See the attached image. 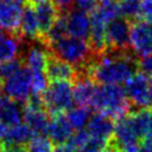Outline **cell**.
<instances>
[{
	"label": "cell",
	"instance_id": "obj_1",
	"mask_svg": "<svg viewBox=\"0 0 152 152\" xmlns=\"http://www.w3.org/2000/svg\"><path fill=\"white\" fill-rule=\"evenodd\" d=\"M138 69V59L133 52L107 50L95 57L86 68L85 75L100 85L125 84Z\"/></svg>",
	"mask_w": 152,
	"mask_h": 152
},
{
	"label": "cell",
	"instance_id": "obj_2",
	"mask_svg": "<svg viewBox=\"0 0 152 152\" xmlns=\"http://www.w3.org/2000/svg\"><path fill=\"white\" fill-rule=\"evenodd\" d=\"M90 106L113 121L123 118L131 111V103L120 85L97 86Z\"/></svg>",
	"mask_w": 152,
	"mask_h": 152
},
{
	"label": "cell",
	"instance_id": "obj_3",
	"mask_svg": "<svg viewBox=\"0 0 152 152\" xmlns=\"http://www.w3.org/2000/svg\"><path fill=\"white\" fill-rule=\"evenodd\" d=\"M48 47L53 55L57 58L68 63L76 69H84L83 74L95 58L90 43L80 38L65 36L62 39L48 45Z\"/></svg>",
	"mask_w": 152,
	"mask_h": 152
},
{
	"label": "cell",
	"instance_id": "obj_4",
	"mask_svg": "<svg viewBox=\"0 0 152 152\" xmlns=\"http://www.w3.org/2000/svg\"><path fill=\"white\" fill-rule=\"evenodd\" d=\"M44 106L52 115L63 114L73 107V84L67 81L52 82L42 95Z\"/></svg>",
	"mask_w": 152,
	"mask_h": 152
},
{
	"label": "cell",
	"instance_id": "obj_5",
	"mask_svg": "<svg viewBox=\"0 0 152 152\" xmlns=\"http://www.w3.org/2000/svg\"><path fill=\"white\" fill-rule=\"evenodd\" d=\"M23 120L24 124L27 125L35 137H44V134H47L50 118L44 106L42 96L33 95L30 97L23 110Z\"/></svg>",
	"mask_w": 152,
	"mask_h": 152
},
{
	"label": "cell",
	"instance_id": "obj_6",
	"mask_svg": "<svg viewBox=\"0 0 152 152\" xmlns=\"http://www.w3.org/2000/svg\"><path fill=\"white\" fill-rule=\"evenodd\" d=\"M2 91L7 99L16 103H27L31 95V73L27 68H20L17 73L4 82Z\"/></svg>",
	"mask_w": 152,
	"mask_h": 152
},
{
	"label": "cell",
	"instance_id": "obj_7",
	"mask_svg": "<svg viewBox=\"0 0 152 152\" xmlns=\"http://www.w3.org/2000/svg\"><path fill=\"white\" fill-rule=\"evenodd\" d=\"M125 94L131 105L139 110L148 109L152 104L151 78L142 73H135L125 83Z\"/></svg>",
	"mask_w": 152,
	"mask_h": 152
},
{
	"label": "cell",
	"instance_id": "obj_8",
	"mask_svg": "<svg viewBox=\"0 0 152 152\" xmlns=\"http://www.w3.org/2000/svg\"><path fill=\"white\" fill-rule=\"evenodd\" d=\"M130 49L139 58L152 54V27L150 23L144 20L131 23Z\"/></svg>",
	"mask_w": 152,
	"mask_h": 152
},
{
	"label": "cell",
	"instance_id": "obj_9",
	"mask_svg": "<svg viewBox=\"0 0 152 152\" xmlns=\"http://www.w3.org/2000/svg\"><path fill=\"white\" fill-rule=\"evenodd\" d=\"M130 28L131 23L121 17L111 21L106 27L107 50H130Z\"/></svg>",
	"mask_w": 152,
	"mask_h": 152
},
{
	"label": "cell",
	"instance_id": "obj_10",
	"mask_svg": "<svg viewBox=\"0 0 152 152\" xmlns=\"http://www.w3.org/2000/svg\"><path fill=\"white\" fill-rule=\"evenodd\" d=\"M27 0H0V28L16 33L19 30Z\"/></svg>",
	"mask_w": 152,
	"mask_h": 152
},
{
	"label": "cell",
	"instance_id": "obj_11",
	"mask_svg": "<svg viewBox=\"0 0 152 152\" xmlns=\"http://www.w3.org/2000/svg\"><path fill=\"white\" fill-rule=\"evenodd\" d=\"M67 36L87 40L91 33L90 16L78 9H73L65 15Z\"/></svg>",
	"mask_w": 152,
	"mask_h": 152
},
{
	"label": "cell",
	"instance_id": "obj_12",
	"mask_svg": "<svg viewBox=\"0 0 152 152\" xmlns=\"http://www.w3.org/2000/svg\"><path fill=\"white\" fill-rule=\"evenodd\" d=\"M114 121L102 113H96L91 116L86 125V131L91 138L99 139L110 143L114 135Z\"/></svg>",
	"mask_w": 152,
	"mask_h": 152
},
{
	"label": "cell",
	"instance_id": "obj_13",
	"mask_svg": "<svg viewBox=\"0 0 152 152\" xmlns=\"http://www.w3.org/2000/svg\"><path fill=\"white\" fill-rule=\"evenodd\" d=\"M73 128L67 120L66 115L64 114H55L52 115L49 126H48L47 135L53 143H56L58 145L67 144L73 137Z\"/></svg>",
	"mask_w": 152,
	"mask_h": 152
},
{
	"label": "cell",
	"instance_id": "obj_14",
	"mask_svg": "<svg viewBox=\"0 0 152 152\" xmlns=\"http://www.w3.org/2000/svg\"><path fill=\"white\" fill-rule=\"evenodd\" d=\"M45 74L48 80H50L52 82H71L72 80H75L78 76V71L75 67L69 65L68 63L64 62L50 54V56L48 58L47 65H46Z\"/></svg>",
	"mask_w": 152,
	"mask_h": 152
},
{
	"label": "cell",
	"instance_id": "obj_15",
	"mask_svg": "<svg viewBox=\"0 0 152 152\" xmlns=\"http://www.w3.org/2000/svg\"><path fill=\"white\" fill-rule=\"evenodd\" d=\"M34 9H35V14L39 25V30L42 36L40 39H43L46 36V34L50 30L53 25L55 24L57 18L59 17V9L53 1H48V0L40 4H36Z\"/></svg>",
	"mask_w": 152,
	"mask_h": 152
},
{
	"label": "cell",
	"instance_id": "obj_16",
	"mask_svg": "<svg viewBox=\"0 0 152 152\" xmlns=\"http://www.w3.org/2000/svg\"><path fill=\"white\" fill-rule=\"evenodd\" d=\"M76 82L73 85V96L74 102L78 106H87L90 107L91 102L96 91V83L90 76L81 74L75 78Z\"/></svg>",
	"mask_w": 152,
	"mask_h": 152
},
{
	"label": "cell",
	"instance_id": "obj_17",
	"mask_svg": "<svg viewBox=\"0 0 152 152\" xmlns=\"http://www.w3.org/2000/svg\"><path fill=\"white\" fill-rule=\"evenodd\" d=\"M50 53L44 47V44L31 45L25 53L26 68L30 73H45Z\"/></svg>",
	"mask_w": 152,
	"mask_h": 152
},
{
	"label": "cell",
	"instance_id": "obj_18",
	"mask_svg": "<svg viewBox=\"0 0 152 152\" xmlns=\"http://www.w3.org/2000/svg\"><path fill=\"white\" fill-rule=\"evenodd\" d=\"M19 30H20V34L23 37L30 39V40L42 38L35 9L31 6H27L25 8L23 17H21V21H20V26H19Z\"/></svg>",
	"mask_w": 152,
	"mask_h": 152
},
{
	"label": "cell",
	"instance_id": "obj_19",
	"mask_svg": "<svg viewBox=\"0 0 152 152\" xmlns=\"http://www.w3.org/2000/svg\"><path fill=\"white\" fill-rule=\"evenodd\" d=\"M21 52V40L14 34L0 36V63L17 59Z\"/></svg>",
	"mask_w": 152,
	"mask_h": 152
},
{
	"label": "cell",
	"instance_id": "obj_20",
	"mask_svg": "<svg viewBox=\"0 0 152 152\" xmlns=\"http://www.w3.org/2000/svg\"><path fill=\"white\" fill-rule=\"evenodd\" d=\"M23 120V110L18 104L9 99H4L0 104V123L11 128L21 123Z\"/></svg>",
	"mask_w": 152,
	"mask_h": 152
},
{
	"label": "cell",
	"instance_id": "obj_21",
	"mask_svg": "<svg viewBox=\"0 0 152 152\" xmlns=\"http://www.w3.org/2000/svg\"><path fill=\"white\" fill-rule=\"evenodd\" d=\"M34 137H35L34 133L27 128V125L24 123H20L9 128L2 143L4 144L24 145V147H26Z\"/></svg>",
	"mask_w": 152,
	"mask_h": 152
},
{
	"label": "cell",
	"instance_id": "obj_22",
	"mask_svg": "<svg viewBox=\"0 0 152 152\" xmlns=\"http://www.w3.org/2000/svg\"><path fill=\"white\" fill-rule=\"evenodd\" d=\"M91 110L87 106H75L67 111L66 118L73 130H84L91 119Z\"/></svg>",
	"mask_w": 152,
	"mask_h": 152
},
{
	"label": "cell",
	"instance_id": "obj_23",
	"mask_svg": "<svg viewBox=\"0 0 152 152\" xmlns=\"http://www.w3.org/2000/svg\"><path fill=\"white\" fill-rule=\"evenodd\" d=\"M95 11L107 25L111 21L120 18L121 16L120 2L118 0H101L100 5Z\"/></svg>",
	"mask_w": 152,
	"mask_h": 152
},
{
	"label": "cell",
	"instance_id": "obj_24",
	"mask_svg": "<svg viewBox=\"0 0 152 152\" xmlns=\"http://www.w3.org/2000/svg\"><path fill=\"white\" fill-rule=\"evenodd\" d=\"M121 15L130 23L140 20V1L139 0H122L120 2Z\"/></svg>",
	"mask_w": 152,
	"mask_h": 152
},
{
	"label": "cell",
	"instance_id": "obj_25",
	"mask_svg": "<svg viewBox=\"0 0 152 152\" xmlns=\"http://www.w3.org/2000/svg\"><path fill=\"white\" fill-rule=\"evenodd\" d=\"M26 152H54L53 142L46 137H34L26 145Z\"/></svg>",
	"mask_w": 152,
	"mask_h": 152
},
{
	"label": "cell",
	"instance_id": "obj_26",
	"mask_svg": "<svg viewBox=\"0 0 152 152\" xmlns=\"http://www.w3.org/2000/svg\"><path fill=\"white\" fill-rule=\"evenodd\" d=\"M48 78L45 73H31V91L35 96H42L48 87Z\"/></svg>",
	"mask_w": 152,
	"mask_h": 152
},
{
	"label": "cell",
	"instance_id": "obj_27",
	"mask_svg": "<svg viewBox=\"0 0 152 152\" xmlns=\"http://www.w3.org/2000/svg\"><path fill=\"white\" fill-rule=\"evenodd\" d=\"M20 68H21V64L18 59L0 63V81L5 82L7 78L12 76L15 73H17Z\"/></svg>",
	"mask_w": 152,
	"mask_h": 152
},
{
	"label": "cell",
	"instance_id": "obj_28",
	"mask_svg": "<svg viewBox=\"0 0 152 152\" xmlns=\"http://www.w3.org/2000/svg\"><path fill=\"white\" fill-rule=\"evenodd\" d=\"M110 143L104 142L99 139L91 138L85 142V144L82 148H80L76 152H103L109 147Z\"/></svg>",
	"mask_w": 152,
	"mask_h": 152
},
{
	"label": "cell",
	"instance_id": "obj_29",
	"mask_svg": "<svg viewBox=\"0 0 152 152\" xmlns=\"http://www.w3.org/2000/svg\"><path fill=\"white\" fill-rule=\"evenodd\" d=\"M101 0H75L74 5L76 9L82 10L84 12H93L100 5Z\"/></svg>",
	"mask_w": 152,
	"mask_h": 152
},
{
	"label": "cell",
	"instance_id": "obj_30",
	"mask_svg": "<svg viewBox=\"0 0 152 152\" xmlns=\"http://www.w3.org/2000/svg\"><path fill=\"white\" fill-rule=\"evenodd\" d=\"M138 69L140 71V73L149 77H152V54L139 58Z\"/></svg>",
	"mask_w": 152,
	"mask_h": 152
},
{
	"label": "cell",
	"instance_id": "obj_31",
	"mask_svg": "<svg viewBox=\"0 0 152 152\" xmlns=\"http://www.w3.org/2000/svg\"><path fill=\"white\" fill-rule=\"evenodd\" d=\"M140 20L148 23L152 21V0L140 1Z\"/></svg>",
	"mask_w": 152,
	"mask_h": 152
},
{
	"label": "cell",
	"instance_id": "obj_32",
	"mask_svg": "<svg viewBox=\"0 0 152 152\" xmlns=\"http://www.w3.org/2000/svg\"><path fill=\"white\" fill-rule=\"evenodd\" d=\"M139 152H152V137L142 139L139 145Z\"/></svg>",
	"mask_w": 152,
	"mask_h": 152
},
{
	"label": "cell",
	"instance_id": "obj_33",
	"mask_svg": "<svg viewBox=\"0 0 152 152\" xmlns=\"http://www.w3.org/2000/svg\"><path fill=\"white\" fill-rule=\"evenodd\" d=\"M2 152H26V147L24 145H12L2 143Z\"/></svg>",
	"mask_w": 152,
	"mask_h": 152
},
{
	"label": "cell",
	"instance_id": "obj_34",
	"mask_svg": "<svg viewBox=\"0 0 152 152\" xmlns=\"http://www.w3.org/2000/svg\"><path fill=\"white\" fill-rule=\"evenodd\" d=\"M147 137H152V109L150 110V114H149V129H148Z\"/></svg>",
	"mask_w": 152,
	"mask_h": 152
},
{
	"label": "cell",
	"instance_id": "obj_35",
	"mask_svg": "<svg viewBox=\"0 0 152 152\" xmlns=\"http://www.w3.org/2000/svg\"><path fill=\"white\" fill-rule=\"evenodd\" d=\"M103 152H116V151H115V150H114V149L112 147H111V145H109V147L106 148V149H105V150Z\"/></svg>",
	"mask_w": 152,
	"mask_h": 152
},
{
	"label": "cell",
	"instance_id": "obj_36",
	"mask_svg": "<svg viewBox=\"0 0 152 152\" xmlns=\"http://www.w3.org/2000/svg\"><path fill=\"white\" fill-rule=\"evenodd\" d=\"M4 99H5V97H2V87L0 86V104H1V102L4 101Z\"/></svg>",
	"mask_w": 152,
	"mask_h": 152
},
{
	"label": "cell",
	"instance_id": "obj_37",
	"mask_svg": "<svg viewBox=\"0 0 152 152\" xmlns=\"http://www.w3.org/2000/svg\"><path fill=\"white\" fill-rule=\"evenodd\" d=\"M34 4H40V2H44V1H47V0H31Z\"/></svg>",
	"mask_w": 152,
	"mask_h": 152
},
{
	"label": "cell",
	"instance_id": "obj_38",
	"mask_svg": "<svg viewBox=\"0 0 152 152\" xmlns=\"http://www.w3.org/2000/svg\"><path fill=\"white\" fill-rule=\"evenodd\" d=\"M0 152H2V143L0 142Z\"/></svg>",
	"mask_w": 152,
	"mask_h": 152
},
{
	"label": "cell",
	"instance_id": "obj_39",
	"mask_svg": "<svg viewBox=\"0 0 152 152\" xmlns=\"http://www.w3.org/2000/svg\"><path fill=\"white\" fill-rule=\"evenodd\" d=\"M151 95H152V77H151Z\"/></svg>",
	"mask_w": 152,
	"mask_h": 152
},
{
	"label": "cell",
	"instance_id": "obj_40",
	"mask_svg": "<svg viewBox=\"0 0 152 152\" xmlns=\"http://www.w3.org/2000/svg\"><path fill=\"white\" fill-rule=\"evenodd\" d=\"M0 36H1V28H0Z\"/></svg>",
	"mask_w": 152,
	"mask_h": 152
},
{
	"label": "cell",
	"instance_id": "obj_41",
	"mask_svg": "<svg viewBox=\"0 0 152 152\" xmlns=\"http://www.w3.org/2000/svg\"><path fill=\"white\" fill-rule=\"evenodd\" d=\"M139 1H141V0H139Z\"/></svg>",
	"mask_w": 152,
	"mask_h": 152
}]
</instances>
